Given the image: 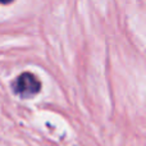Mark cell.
Listing matches in <instances>:
<instances>
[{
  "label": "cell",
  "mask_w": 146,
  "mask_h": 146,
  "mask_svg": "<svg viewBox=\"0 0 146 146\" xmlns=\"http://www.w3.org/2000/svg\"><path fill=\"white\" fill-rule=\"evenodd\" d=\"M13 0H0V3L1 4H9V3H12Z\"/></svg>",
  "instance_id": "cell-2"
},
{
  "label": "cell",
  "mask_w": 146,
  "mask_h": 146,
  "mask_svg": "<svg viewBox=\"0 0 146 146\" xmlns=\"http://www.w3.org/2000/svg\"><path fill=\"white\" fill-rule=\"evenodd\" d=\"M41 88V83L32 73H22L13 83V90L21 98H31Z\"/></svg>",
  "instance_id": "cell-1"
}]
</instances>
